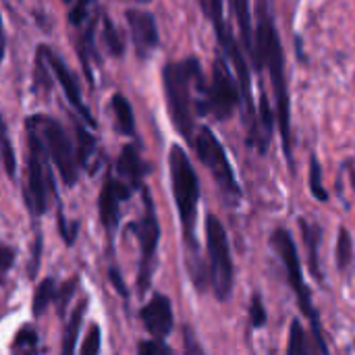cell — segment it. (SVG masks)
Masks as SVG:
<instances>
[{
  "mask_svg": "<svg viewBox=\"0 0 355 355\" xmlns=\"http://www.w3.org/2000/svg\"><path fill=\"white\" fill-rule=\"evenodd\" d=\"M104 40H106V46H108L110 54H114V56L123 54V42H121L119 31L114 29V25H112V21L108 17H104Z\"/></svg>",
  "mask_w": 355,
  "mask_h": 355,
  "instance_id": "484cf974",
  "label": "cell"
},
{
  "mask_svg": "<svg viewBox=\"0 0 355 355\" xmlns=\"http://www.w3.org/2000/svg\"><path fill=\"white\" fill-rule=\"evenodd\" d=\"M15 264V250L0 243V285L4 283L6 279V272L10 270V266Z\"/></svg>",
  "mask_w": 355,
  "mask_h": 355,
  "instance_id": "1f68e13d",
  "label": "cell"
},
{
  "mask_svg": "<svg viewBox=\"0 0 355 355\" xmlns=\"http://www.w3.org/2000/svg\"><path fill=\"white\" fill-rule=\"evenodd\" d=\"M206 245H208V256H210V283H212L214 295L218 302H227L233 291L235 272H233L227 231L214 214H208L206 218Z\"/></svg>",
  "mask_w": 355,
  "mask_h": 355,
  "instance_id": "8992f818",
  "label": "cell"
},
{
  "mask_svg": "<svg viewBox=\"0 0 355 355\" xmlns=\"http://www.w3.org/2000/svg\"><path fill=\"white\" fill-rule=\"evenodd\" d=\"M0 133H6V129H4V123H2V116H0Z\"/></svg>",
  "mask_w": 355,
  "mask_h": 355,
  "instance_id": "d590c367",
  "label": "cell"
},
{
  "mask_svg": "<svg viewBox=\"0 0 355 355\" xmlns=\"http://www.w3.org/2000/svg\"><path fill=\"white\" fill-rule=\"evenodd\" d=\"M40 254H42V237L37 235L35 237V245H33V264H31V268H29V277L33 279L35 277V272H37V266H40Z\"/></svg>",
  "mask_w": 355,
  "mask_h": 355,
  "instance_id": "d6a6232c",
  "label": "cell"
},
{
  "mask_svg": "<svg viewBox=\"0 0 355 355\" xmlns=\"http://www.w3.org/2000/svg\"><path fill=\"white\" fill-rule=\"evenodd\" d=\"M256 37L258 40H256L254 64H256V69H262L266 64L270 71V81H272L275 100H277V119H279V129H281V137H283V152H285V158L293 171L291 108H289V89H287V77H285V58H283V48H281L277 27L264 8L260 12Z\"/></svg>",
  "mask_w": 355,
  "mask_h": 355,
  "instance_id": "7a4b0ae2",
  "label": "cell"
},
{
  "mask_svg": "<svg viewBox=\"0 0 355 355\" xmlns=\"http://www.w3.org/2000/svg\"><path fill=\"white\" fill-rule=\"evenodd\" d=\"M100 337H102L100 327H98V324H92L89 331H87V335H85V339H83V343H81V349H79V352L83 355L100 354V347H102Z\"/></svg>",
  "mask_w": 355,
  "mask_h": 355,
  "instance_id": "d4e9b609",
  "label": "cell"
},
{
  "mask_svg": "<svg viewBox=\"0 0 355 355\" xmlns=\"http://www.w3.org/2000/svg\"><path fill=\"white\" fill-rule=\"evenodd\" d=\"M85 314H87V297H83V300L75 306L73 314L69 316V322H67L64 335H62V354L69 355L77 349V339H79V335H81V324H83Z\"/></svg>",
  "mask_w": 355,
  "mask_h": 355,
  "instance_id": "e0dca14e",
  "label": "cell"
},
{
  "mask_svg": "<svg viewBox=\"0 0 355 355\" xmlns=\"http://www.w3.org/2000/svg\"><path fill=\"white\" fill-rule=\"evenodd\" d=\"M96 0H77L75 2V6L71 8V12H69V21L73 23V25H83V21H85V17H87V10H89V6L94 4Z\"/></svg>",
  "mask_w": 355,
  "mask_h": 355,
  "instance_id": "f546056e",
  "label": "cell"
},
{
  "mask_svg": "<svg viewBox=\"0 0 355 355\" xmlns=\"http://www.w3.org/2000/svg\"><path fill=\"white\" fill-rule=\"evenodd\" d=\"M29 121L37 127L46 150L50 154V160L54 162V166L58 168L60 179L64 181V185L73 187L79 179V158L75 152L73 141L69 139L67 131L62 129V125L46 114H33L29 116Z\"/></svg>",
  "mask_w": 355,
  "mask_h": 355,
  "instance_id": "52a82bcc",
  "label": "cell"
},
{
  "mask_svg": "<svg viewBox=\"0 0 355 355\" xmlns=\"http://www.w3.org/2000/svg\"><path fill=\"white\" fill-rule=\"evenodd\" d=\"M260 123H262L266 141H270V135H272V129H275V114H272V108H270L266 96L260 98Z\"/></svg>",
  "mask_w": 355,
  "mask_h": 355,
  "instance_id": "4316f807",
  "label": "cell"
},
{
  "mask_svg": "<svg viewBox=\"0 0 355 355\" xmlns=\"http://www.w3.org/2000/svg\"><path fill=\"white\" fill-rule=\"evenodd\" d=\"M75 135H77V158H79V166H87L89 158L96 152V137L81 125V121H75Z\"/></svg>",
  "mask_w": 355,
  "mask_h": 355,
  "instance_id": "ffe728a7",
  "label": "cell"
},
{
  "mask_svg": "<svg viewBox=\"0 0 355 355\" xmlns=\"http://www.w3.org/2000/svg\"><path fill=\"white\" fill-rule=\"evenodd\" d=\"M133 191L135 189L131 185H127L121 177H114V175L106 177L102 191H100V198H98V212H100V220H102V225L110 237L114 235V231L119 227L121 204L125 200H129Z\"/></svg>",
  "mask_w": 355,
  "mask_h": 355,
  "instance_id": "8fae6325",
  "label": "cell"
},
{
  "mask_svg": "<svg viewBox=\"0 0 355 355\" xmlns=\"http://www.w3.org/2000/svg\"><path fill=\"white\" fill-rule=\"evenodd\" d=\"M56 281L52 277L44 279L37 287H35V293H33V300H31V312H33V318H42V314L48 310V306L56 300Z\"/></svg>",
  "mask_w": 355,
  "mask_h": 355,
  "instance_id": "d6986e66",
  "label": "cell"
},
{
  "mask_svg": "<svg viewBox=\"0 0 355 355\" xmlns=\"http://www.w3.org/2000/svg\"><path fill=\"white\" fill-rule=\"evenodd\" d=\"M272 241V248L275 252L279 254L281 262L285 264V270H287V279H289V285L291 289L295 291L297 295V302H300V308L304 312V316L310 320V327H312V333L316 337V343H318V349L322 354L329 352L327 343H324V337H322V329H320V316L314 308V302H312V295H310V289L304 281V272H302V264H300V256H297V250H295V243H293V237L291 233H287L285 229H277L270 237Z\"/></svg>",
  "mask_w": 355,
  "mask_h": 355,
  "instance_id": "5b68a950",
  "label": "cell"
},
{
  "mask_svg": "<svg viewBox=\"0 0 355 355\" xmlns=\"http://www.w3.org/2000/svg\"><path fill=\"white\" fill-rule=\"evenodd\" d=\"M125 17L129 23V31H131V40H133L137 56L148 58L160 44L156 19L148 10H139V8H129Z\"/></svg>",
  "mask_w": 355,
  "mask_h": 355,
  "instance_id": "7c38bea8",
  "label": "cell"
},
{
  "mask_svg": "<svg viewBox=\"0 0 355 355\" xmlns=\"http://www.w3.org/2000/svg\"><path fill=\"white\" fill-rule=\"evenodd\" d=\"M110 104H112V112L116 119V129L123 135H129V137L135 135V119H133V108H131L129 100L123 94H114Z\"/></svg>",
  "mask_w": 355,
  "mask_h": 355,
  "instance_id": "ac0fdd59",
  "label": "cell"
},
{
  "mask_svg": "<svg viewBox=\"0 0 355 355\" xmlns=\"http://www.w3.org/2000/svg\"><path fill=\"white\" fill-rule=\"evenodd\" d=\"M300 229L304 235V243L308 248V264H310V272L322 281L320 277V266H318V245H320V237H322V229L306 218H300Z\"/></svg>",
  "mask_w": 355,
  "mask_h": 355,
  "instance_id": "2e32d148",
  "label": "cell"
},
{
  "mask_svg": "<svg viewBox=\"0 0 355 355\" xmlns=\"http://www.w3.org/2000/svg\"><path fill=\"white\" fill-rule=\"evenodd\" d=\"M148 166L144 164L139 152L135 146L127 144L123 150H121V156L116 160V177H121L127 185H131L133 189H139L141 187V179L146 175Z\"/></svg>",
  "mask_w": 355,
  "mask_h": 355,
  "instance_id": "9a60e30c",
  "label": "cell"
},
{
  "mask_svg": "<svg viewBox=\"0 0 355 355\" xmlns=\"http://www.w3.org/2000/svg\"><path fill=\"white\" fill-rule=\"evenodd\" d=\"M137 352L141 355H164L171 354V347L164 345V341H160V339H150V341H141Z\"/></svg>",
  "mask_w": 355,
  "mask_h": 355,
  "instance_id": "4dcf8cb0",
  "label": "cell"
},
{
  "mask_svg": "<svg viewBox=\"0 0 355 355\" xmlns=\"http://www.w3.org/2000/svg\"><path fill=\"white\" fill-rule=\"evenodd\" d=\"M64 2H71V0H64Z\"/></svg>",
  "mask_w": 355,
  "mask_h": 355,
  "instance_id": "8d00e7d4",
  "label": "cell"
},
{
  "mask_svg": "<svg viewBox=\"0 0 355 355\" xmlns=\"http://www.w3.org/2000/svg\"><path fill=\"white\" fill-rule=\"evenodd\" d=\"M241 92L229 71V64L223 56L214 60L212 67V83L208 89H204V98L198 102V114H212L218 121L229 119L237 104H239Z\"/></svg>",
  "mask_w": 355,
  "mask_h": 355,
  "instance_id": "9c48e42d",
  "label": "cell"
},
{
  "mask_svg": "<svg viewBox=\"0 0 355 355\" xmlns=\"http://www.w3.org/2000/svg\"><path fill=\"white\" fill-rule=\"evenodd\" d=\"M250 318H252V324L256 329H262L266 324V310L262 306V297L260 295H254L252 300V306H250Z\"/></svg>",
  "mask_w": 355,
  "mask_h": 355,
  "instance_id": "f1b7e54d",
  "label": "cell"
},
{
  "mask_svg": "<svg viewBox=\"0 0 355 355\" xmlns=\"http://www.w3.org/2000/svg\"><path fill=\"white\" fill-rule=\"evenodd\" d=\"M110 279H112V283H116L119 293H121V295H127V289H125V285H123V281H121V277H119V270H116V268H110Z\"/></svg>",
  "mask_w": 355,
  "mask_h": 355,
  "instance_id": "836d02e7",
  "label": "cell"
},
{
  "mask_svg": "<svg viewBox=\"0 0 355 355\" xmlns=\"http://www.w3.org/2000/svg\"><path fill=\"white\" fill-rule=\"evenodd\" d=\"M77 285H79V279H77V277H73V279H69V281H67V283L56 291V300H54V304H56V308H58V314H60V316H64L67 306H69V302H71V297H73V293H75Z\"/></svg>",
  "mask_w": 355,
  "mask_h": 355,
  "instance_id": "cb8c5ba5",
  "label": "cell"
},
{
  "mask_svg": "<svg viewBox=\"0 0 355 355\" xmlns=\"http://www.w3.org/2000/svg\"><path fill=\"white\" fill-rule=\"evenodd\" d=\"M4 50H6V35H4L2 17H0V62H2V58H4Z\"/></svg>",
  "mask_w": 355,
  "mask_h": 355,
  "instance_id": "e575fe53",
  "label": "cell"
},
{
  "mask_svg": "<svg viewBox=\"0 0 355 355\" xmlns=\"http://www.w3.org/2000/svg\"><path fill=\"white\" fill-rule=\"evenodd\" d=\"M141 316V322L146 327V331L154 337V339H160L164 341L171 331H173V324H175V316H173V306H171V300L166 295H160L156 293L139 312Z\"/></svg>",
  "mask_w": 355,
  "mask_h": 355,
  "instance_id": "4fadbf2b",
  "label": "cell"
},
{
  "mask_svg": "<svg viewBox=\"0 0 355 355\" xmlns=\"http://www.w3.org/2000/svg\"><path fill=\"white\" fill-rule=\"evenodd\" d=\"M352 258H354V243H352V235L347 229H341L339 231V237H337V266L341 272H345L352 264Z\"/></svg>",
  "mask_w": 355,
  "mask_h": 355,
  "instance_id": "44dd1931",
  "label": "cell"
},
{
  "mask_svg": "<svg viewBox=\"0 0 355 355\" xmlns=\"http://www.w3.org/2000/svg\"><path fill=\"white\" fill-rule=\"evenodd\" d=\"M141 198H144V216L131 225V231L139 239V250H141V260H139V275H137V291L144 295L150 289L152 283V272H154V262H156V250H158V239H160V225L158 216L154 210L152 196L146 187H141Z\"/></svg>",
  "mask_w": 355,
  "mask_h": 355,
  "instance_id": "30bf717a",
  "label": "cell"
},
{
  "mask_svg": "<svg viewBox=\"0 0 355 355\" xmlns=\"http://www.w3.org/2000/svg\"><path fill=\"white\" fill-rule=\"evenodd\" d=\"M168 168H171V183L173 196L177 202L183 239L187 245V266L193 283L198 287L206 285V266L200 260V248L196 239V218H198V200H200V181L189 162L187 152L181 146H173L168 154Z\"/></svg>",
  "mask_w": 355,
  "mask_h": 355,
  "instance_id": "6da1fadb",
  "label": "cell"
},
{
  "mask_svg": "<svg viewBox=\"0 0 355 355\" xmlns=\"http://www.w3.org/2000/svg\"><path fill=\"white\" fill-rule=\"evenodd\" d=\"M42 50H44V56H46V62H48L50 71L54 73L56 81L60 83V87H62V92H64V98L71 102V106H75V108L83 114L85 123L96 125V123H94V119H92V114H89V110L83 106V100H81V92H79L77 79H75V77H73V73L69 71L67 62H64L60 56H56V54H54L50 48H46V46H42Z\"/></svg>",
  "mask_w": 355,
  "mask_h": 355,
  "instance_id": "5bb4252c",
  "label": "cell"
},
{
  "mask_svg": "<svg viewBox=\"0 0 355 355\" xmlns=\"http://www.w3.org/2000/svg\"><path fill=\"white\" fill-rule=\"evenodd\" d=\"M27 206L37 218L48 210V200L54 189V177L50 166V154L37 131V127L27 119Z\"/></svg>",
  "mask_w": 355,
  "mask_h": 355,
  "instance_id": "277c9868",
  "label": "cell"
},
{
  "mask_svg": "<svg viewBox=\"0 0 355 355\" xmlns=\"http://www.w3.org/2000/svg\"><path fill=\"white\" fill-rule=\"evenodd\" d=\"M164 96L175 129L193 141V87L202 81V67L196 58L168 62L162 71Z\"/></svg>",
  "mask_w": 355,
  "mask_h": 355,
  "instance_id": "3957f363",
  "label": "cell"
},
{
  "mask_svg": "<svg viewBox=\"0 0 355 355\" xmlns=\"http://www.w3.org/2000/svg\"><path fill=\"white\" fill-rule=\"evenodd\" d=\"M35 343H37V335L31 327H23L17 337H15V343H12V349H35Z\"/></svg>",
  "mask_w": 355,
  "mask_h": 355,
  "instance_id": "83f0119b",
  "label": "cell"
},
{
  "mask_svg": "<svg viewBox=\"0 0 355 355\" xmlns=\"http://www.w3.org/2000/svg\"><path fill=\"white\" fill-rule=\"evenodd\" d=\"M287 352L291 355H304L308 354V341H306V331L302 327L300 320L291 322V331H289V347Z\"/></svg>",
  "mask_w": 355,
  "mask_h": 355,
  "instance_id": "603a6c76",
  "label": "cell"
},
{
  "mask_svg": "<svg viewBox=\"0 0 355 355\" xmlns=\"http://www.w3.org/2000/svg\"><path fill=\"white\" fill-rule=\"evenodd\" d=\"M308 183H310V191L318 202H329V193L324 191L322 185V166L318 162L316 156L310 158V175H308Z\"/></svg>",
  "mask_w": 355,
  "mask_h": 355,
  "instance_id": "7402d4cb",
  "label": "cell"
},
{
  "mask_svg": "<svg viewBox=\"0 0 355 355\" xmlns=\"http://www.w3.org/2000/svg\"><path fill=\"white\" fill-rule=\"evenodd\" d=\"M191 144L196 148L198 158L210 171L212 179L216 181V185L225 193V198L231 200V202H239L241 200L239 183H237V179L233 175L231 162H229V158L225 154V148L220 146L216 135L208 127H200V131H198V135H193Z\"/></svg>",
  "mask_w": 355,
  "mask_h": 355,
  "instance_id": "ba28073f",
  "label": "cell"
}]
</instances>
